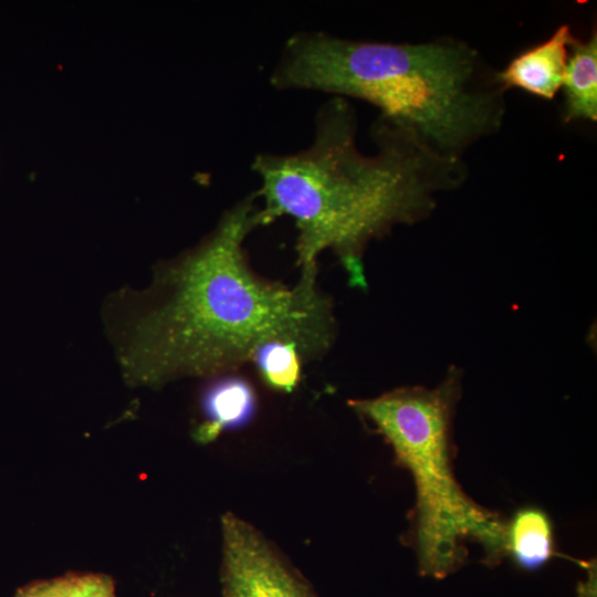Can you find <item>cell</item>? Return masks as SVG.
Masks as SVG:
<instances>
[{
	"label": "cell",
	"mask_w": 597,
	"mask_h": 597,
	"mask_svg": "<svg viewBox=\"0 0 597 597\" xmlns=\"http://www.w3.org/2000/svg\"><path fill=\"white\" fill-rule=\"evenodd\" d=\"M258 209L248 195L199 244L161 264L146 289L109 298L105 323L130 384L226 374L273 343L295 345L303 360L328 349L336 323L317 286L289 287L250 266L243 243L259 227Z\"/></svg>",
	"instance_id": "6da1fadb"
},
{
	"label": "cell",
	"mask_w": 597,
	"mask_h": 597,
	"mask_svg": "<svg viewBox=\"0 0 597 597\" xmlns=\"http://www.w3.org/2000/svg\"><path fill=\"white\" fill-rule=\"evenodd\" d=\"M357 119L346 98L317 109L311 144L296 153H261L251 163L263 203L259 227L290 217L297 230L298 282L316 285L320 255L332 251L352 286L366 289L363 256L369 242L397 224L428 217L436 195L464 178L460 158L443 156L379 115L370 134L375 154L356 144Z\"/></svg>",
	"instance_id": "7a4b0ae2"
},
{
	"label": "cell",
	"mask_w": 597,
	"mask_h": 597,
	"mask_svg": "<svg viewBox=\"0 0 597 597\" xmlns=\"http://www.w3.org/2000/svg\"><path fill=\"white\" fill-rule=\"evenodd\" d=\"M270 84L368 102L452 158L495 133L505 112L495 73L475 49L451 38L391 43L297 31L284 42Z\"/></svg>",
	"instance_id": "3957f363"
},
{
	"label": "cell",
	"mask_w": 597,
	"mask_h": 597,
	"mask_svg": "<svg viewBox=\"0 0 597 597\" xmlns=\"http://www.w3.org/2000/svg\"><path fill=\"white\" fill-rule=\"evenodd\" d=\"M461 394L452 367L434 388L407 386L348 405L391 446L416 485V552L420 574L444 578L464 562V540L479 542L485 563L505 555V524L471 501L451 467V423Z\"/></svg>",
	"instance_id": "277c9868"
},
{
	"label": "cell",
	"mask_w": 597,
	"mask_h": 597,
	"mask_svg": "<svg viewBox=\"0 0 597 597\" xmlns=\"http://www.w3.org/2000/svg\"><path fill=\"white\" fill-rule=\"evenodd\" d=\"M221 538L223 597H317L281 551L239 515H222Z\"/></svg>",
	"instance_id": "5b68a950"
},
{
	"label": "cell",
	"mask_w": 597,
	"mask_h": 597,
	"mask_svg": "<svg viewBox=\"0 0 597 597\" xmlns=\"http://www.w3.org/2000/svg\"><path fill=\"white\" fill-rule=\"evenodd\" d=\"M574 38L562 24L544 42L513 57L495 78L503 90L517 87L535 96L553 100L564 82Z\"/></svg>",
	"instance_id": "8992f818"
},
{
	"label": "cell",
	"mask_w": 597,
	"mask_h": 597,
	"mask_svg": "<svg viewBox=\"0 0 597 597\" xmlns=\"http://www.w3.org/2000/svg\"><path fill=\"white\" fill-rule=\"evenodd\" d=\"M564 121H597V32L572 44L564 76Z\"/></svg>",
	"instance_id": "52a82bcc"
},
{
	"label": "cell",
	"mask_w": 597,
	"mask_h": 597,
	"mask_svg": "<svg viewBox=\"0 0 597 597\" xmlns=\"http://www.w3.org/2000/svg\"><path fill=\"white\" fill-rule=\"evenodd\" d=\"M505 555L525 570H536L548 563L554 555L553 527L543 510L523 507L505 524Z\"/></svg>",
	"instance_id": "ba28073f"
},
{
	"label": "cell",
	"mask_w": 597,
	"mask_h": 597,
	"mask_svg": "<svg viewBox=\"0 0 597 597\" xmlns=\"http://www.w3.org/2000/svg\"><path fill=\"white\" fill-rule=\"evenodd\" d=\"M206 421L196 434L201 442L216 439L226 429L238 427L250 419L255 407L252 387L243 379L228 378L214 384L203 397Z\"/></svg>",
	"instance_id": "9c48e42d"
},
{
	"label": "cell",
	"mask_w": 597,
	"mask_h": 597,
	"mask_svg": "<svg viewBox=\"0 0 597 597\" xmlns=\"http://www.w3.org/2000/svg\"><path fill=\"white\" fill-rule=\"evenodd\" d=\"M14 597H117L113 578L103 573L70 572L21 586Z\"/></svg>",
	"instance_id": "30bf717a"
},
{
	"label": "cell",
	"mask_w": 597,
	"mask_h": 597,
	"mask_svg": "<svg viewBox=\"0 0 597 597\" xmlns=\"http://www.w3.org/2000/svg\"><path fill=\"white\" fill-rule=\"evenodd\" d=\"M264 383L271 388L291 392L298 385L303 358L293 344L273 343L255 357Z\"/></svg>",
	"instance_id": "8fae6325"
},
{
	"label": "cell",
	"mask_w": 597,
	"mask_h": 597,
	"mask_svg": "<svg viewBox=\"0 0 597 597\" xmlns=\"http://www.w3.org/2000/svg\"><path fill=\"white\" fill-rule=\"evenodd\" d=\"M584 565L588 570V578L578 585L577 597H596V566L593 562Z\"/></svg>",
	"instance_id": "7c38bea8"
}]
</instances>
